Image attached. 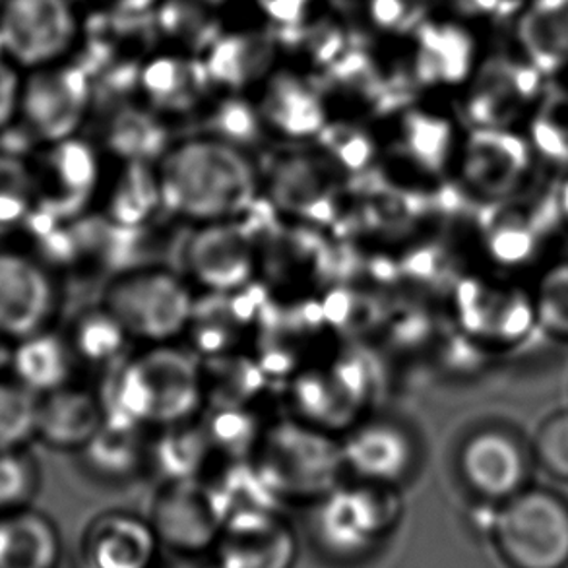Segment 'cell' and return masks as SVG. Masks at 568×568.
<instances>
[{
  "mask_svg": "<svg viewBox=\"0 0 568 568\" xmlns=\"http://www.w3.org/2000/svg\"><path fill=\"white\" fill-rule=\"evenodd\" d=\"M33 210L36 191L30 162L0 152V239L22 231Z\"/></svg>",
  "mask_w": 568,
  "mask_h": 568,
  "instance_id": "d6a6232c",
  "label": "cell"
},
{
  "mask_svg": "<svg viewBox=\"0 0 568 568\" xmlns=\"http://www.w3.org/2000/svg\"><path fill=\"white\" fill-rule=\"evenodd\" d=\"M173 142L165 119L144 103L121 105L105 121L103 148L116 162L158 163Z\"/></svg>",
  "mask_w": 568,
  "mask_h": 568,
  "instance_id": "4316f807",
  "label": "cell"
},
{
  "mask_svg": "<svg viewBox=\"0 0 568 568\" xmlns=\"http://www.w3.org/2000/svg\"><path fill=\"white\" fill-rule=\"evenodd\" d=\"M0 36L10 61L39 70L61 64L82 36L72 0H7L0 8Z\"/></svg>",
  "mask_w": 568,
  "mask_h": 568,
  "instance_id": "9c48e42d",
  "label": "cell"
},
{
  "mask_svg": "<svg viewBox=\"0 0 568 568\" xmlns=\"http://www.w3.org/2000/svg\"><path fill=\"white\" fill-rule=\"evenodd\" d=\"M251 464L276 500L315 505L347 477L342 438L305 422L264 427Z\"/></svg>",
  "mask_w": 568,
  "mask_h": 568,
  "instance_id": "3957f363",
  "label": "cell"
},
{
  "mask_svg": "<svg viewBox=\"0 0 568 568\" xmlns=\"http://www.w3.org/2000/svg\"><path fill=\"white\" fill-rule=\"evenodd\" d=\"M132 344H173L191 328L196 308L194 285L168 266H140L109 280L101 303Z\"/></svg>",
  "mask_w": 568,
  "mask_h": 568,
  "instance_id": "277c9868",
  "label": "cell"
},
{
  "mask_svg": "<svg viewBox=\"0 0 568 568\" xmlns=\"http://www.w3.org/2000/svg\"><path fill=\"white\" fill-rule=\"evenodd\" d=\"M493 539L513 568H567L568 500L528 485L497 508Z\"/></svg>",
  "mask_w": 568,
  "mask_h": 568,
  "instance_id": "8992f818",
  "label": "cell"
},
{
  "mask_svg": "<svg viewBox=\"0 0 568 568\" xmlns=\"http://www.w3.org/2000/svg\"><path fill=\"white\" fill-rule=\"evenodd\" d=\"M152 433L131 423L105 419L100 433L78 453L80 466L103 484H129L150 468Z\"/></svg>",
  "mask_w": 568,
  "mask_h": 568,
  "instance_id": "603a6c76",
  "label": "cell"
},
{
  "mask_svg": "<svg viewBox=\"0 0 568 568\" xmlns=\"http://www.w3.org/2000/svg\"><path fill=\"white\" fill-rule=\"evenodd\" d=\"M62 539L57 524L36 508L0 515V568H59Z\"/></svg>",
  "mask_w": 568,
  "mask_h": 568,
  "instance_id": "484cf974",
  "label": "cell"
},
{
  "mask_svg": "<svg viewBox=\"0 0 568 568\" xmlns=\"http://www.w3.org/2000/svg\"><path fill=\"white\" fill-rule=\"evenodd\" d=\"M536 468L568 484V407L557 409L539 423L530 438Z\"/></svg>",
  "mask_w": 568,
  "mask_h": 568,
  "instance_id": "74e56055",
  "label": "cell"
},
{
  "mask_svg": "<svg viewBox=\"0 0 568 568\" xmlns=\"http://www.w3.org/2000/svg\"><path fill=\"white\" fill-rule=\"evenodd\" d=\"M77 367V355L67 332L53 326L16 339L10 377L36 396H45L64 384L74 383Z\"/></svg>",
  "mask_w": 568,
  "mask_h": 568,
  "instance_id": "cb8c5ba5",
  "label": "cell"
},
{
  "mask_svg": "<svg viewBox=\"0 0 568 568\" xmlns=\"http://www.w3.org/2000/svg\"><path fill=\"white\" fill-rule=\"evenodd\" d=\"M534 316L547 336L568 342V258L541 272L531 290Z\"/></svg>",
  "mask_w": 568,
  "mask_h": 568,
  "instance_id": "e575fe53",
  "label": "cell"
},
{
  "mask_svg": "<svg viewBox=\"0 0 568 568\" xmlns=\"http://www.w3.org/2000/svg\"><path fill=\"white\" fill-rule=\"evenodd\" d=\"M185 274L194 287L233 293L245 287L256 270L253 241L237 222L199 225L186 243Z\"/></svg>",
  "mask_w": 568,
  "mask_h": 568,
  "instance_id": "2e32d148",
  "label": "cell"
},
{
  "mask_svg": "<svg viewBox=\"0 0 568 568\" xmlns=\"http://www.w3.org/2000/svg\"><path fill=\"white\" fill-rule=\"evenodd\" d=\"M544 74L520 57H493L479 62L466 90V113L477 129H507L538 98Z\"/></svg>",
  "mask_w": 568,
  "mask_h": 568,
  "instance_id": "5bb4252c",
  "label": "cell"
},
{
  "mask_svg": "<svg viewBox=\"0 0 568 568\" xmlns=\"http://www.w3.org/2000/svg\"><path fill=\"white\" fill-rule=\"evenodd\" d=\"M464 22H503L518 18L530 0H450Z\"/></svg>",
  "mask_w": 568,
  "mask_h": 568,
  "instance_id": "f35d334b",
  "label": "cell"
},
{
  "mask_svg": "<svg viewBox=\"0 0 568 568\" xmlns=\"http://www.w3.org/2000/svg\"><path fill=\"white\" fill-rule=\"evenodd\" d=\"M36 210L77 222L103 191L101 148L80 136L39 148L30 160Z\"/></svg>",
  "mask_w": 568,
  "mask_h": 568,
  "instance_id": "ba28073f",
  "label": "cell"
},
{
  "mask_svg": "<svg viewBox=\"0 0 568 568\" xmlns=\"http://www.w3.org/2000/svg\"><path fill=\"white\" fill-rule=\"evenodd\" d=\"M402 516L399 487L349 479L316 500L313 531L326 554L354 559L390 538Z\"/></svg>",
  "mask_w": 568,
  "mask_h": 568,
  "instance_id": "5b68a950",
  "label": "cell"
},
{
  "mask_svg": "<svg viewBox=\"0 0 568 568\" xmlns=\"http://www.w3.org/2000/svg\"><path fill=\"white\" fill-rule=\"evenodd\" d=\"M108 419L148 430L192 422L206 407L204 367L199 357L173 344L142 346L119 362L100 390Z\"/></svg>",
  "mask_w": 568,
  "mask_h": 568,
  "instance_id": "7a4b0ae2",
  "label": "cell"
},
{
  "mask_svg": "<svg viewBox=\"0 0 568 568\" xmlns=\"http://www.w3.org/2000/svg\"><path fill=\"white\" fill-rule=\"evenodd\" d=\"M95 101L90 72L72 64L36 70L23 84L20 121L41 146L78 136Z\"/></svg>",
  "mask_w": 568,
  "mask_h": 568,
  "instance_id": "8fae6325",
  "label": "cell"
},
{
  "mask_svg": "<svg viewBox=\"0 0 568 568\" xmlns=\"http://www.w3.org/2000/svg\"><path fill=\"white\" fill-rule=\"evenodd\" d=\"M59 308L57 272L28 246L0 245V334L16 342L53 328Z\"/></svg>",
  "mask_w": 568,
  "mask_h": 568,
  "instance_id": "30bf717a",
  "label": "cell"
},
{
  "mask_svg": "<svg viewBox=\"0 0 568 568\" xmlns=\"http://www.w3.org/2000/svg\"><path fill=\"white\" fill-rule=\"evenodd\" d=\"M412 43L409 74L423 88H464L479 67L476 36L460 18L446 20L433 16L415 33Z\"/></svg>",
  "mask_w": 568,
  "mask_h": 568,
  "instance_id": "e0dca14e",
  "label": "cell"
},
{
  "mask_svg": "<svg viewBox=\"0 0 568 568\" xmlns=\"http://www.w3.org/2000/svg\"><path fill=\"white\" fill-rule=\"evenodd\" d=\"M41 489V466L28 448L0 453V515L31 507Z\"/></svg>",
  "mask_w": 568,
  "mask_h": 568,
  "instance_id": "d590c367",
  "label": "cell"
},
{
  "mask_svg": "<svg viewBox=\"0 0 568 568\" xmlns=\"http://www.w3.org/2000/svg\"><path fill=\"white\" fill-rule=\"evenodd\" d=\"M162 541L150 518L113 510L93 518L84 534L90 568H154Z\"/></svg>",
  "mask_w": 568,
  "mask_h": 568,
  "instance_id": "7402d4cb",
  "label": "cell"
},
{
  "mask_svg": "<svg viewBox=\"0 0 568 568\" xmlns=\"http://www.w3.org/2000/svg\"><path fill=\"white\" fill-rule=\"evenodd\" d=\"M14 339L0 334V378L10 377V367H12V355H14Z\"/></svg>",
  "mask_w": 568,
  "mask_h": 568,
  "instance_id": "7bdbcfd3",
  "label": "cell"
},
{
  "mask_svg": "<svg viewBox=\"0 0 568 568\" xmlns=\"http://www.w3.org/2000/svg\"><path fill=\"white\" fill-rule=\"evenodd\" d=\"M155 170L163 210L196 227L239 222L264 189L251 150L207 132L173 142Z\"/></svg>",
  "mask_w": 568,
  "mask_h": 568,
  "instance_id": "6da1fadb",
  "label": "cell"
},
{
  "mask_svg": "<svg viewBox=\"0 0 568 568\" xmlns=\"http://www.w3.org/2000/svg\"><path fill=\"white\" fill-rule=\"evenodd\" d=\"M23 82L14 62L0 59V134L20 121Z\"/></svg>",
  "mask_w": 568,
  "mask_h": 568,
  "instance_id": "ab89813d",
  "label": "cell"
},
{
  "mask_svg": "<svg viewBox=\"0 0 568 568\" xmlns=\"http://www.w3.org/2000/svg\"><path fill=\"white\" fill-rule=\"evenodd\" d=\"M371 26L386 38H414L435 16V0H365Z\"/></svg>",
  "mask_w": 568,
  "mask_h": 568,
  "instance_id": "8d00e7d4",
  "label": "cell"
},
{
  "mask_svg": "<svg viewBox=\"0 0 568 568\" xmlns=\"http://www.w3.org/2000/svg\"><path fill=\"white\" fill-rule=\"evenodd\" d=\"M516 22L526 61L544 77L568 69V0H530Z\"/></svg>",
  "mask_w": 568,
  "mask_h": 568,
  "instance_id": "d4e9b609",
  "label": "cell"
},
{
  "mask_svg": "<svg viewBox=\"0 0 568 568\" xmlns=\"http://www.w3.org/2000/svg\"><path fill=\"white\" fill-rule=\"evenodd\" d=\"M200 59L214 88H222L225 93H246L258 90L276 70L277 49L274 36L270 38L268 33L220 30Z\"/></svg>",
  "mask_w": 568,
  "mask_h": 568,
  "instance_id": "44dd1931",
  "label": "cell"
},
{
  "mask_svg": "<svg viewBox=\"0 0 568 568\" xmlns=\"http://www.w3.org/2000/svg\"><path fill=\"white\" fill-rule=\"evenodd\" d=\"M105 419L100 390L64 384L39 396L38 440L53 450L78 454L100 433Z\"/></svg>",
  "mask_w": 568,
  "mask_h": 568,
  "instance_id": "ffe728a7",
  "label": "cell"
},
{
  "mask_svg": "<svg viewBox=\"0 0 568 568\" xmlns=\"http://www.w3.org/2000/svg\"><path fill=\"white\" fill-rule=\"evenodd\" d=\"M150 523L162 546L194 559L214 551L225 510L214 485L204 484V479L165 481L155 495Z\"/></svg>",
  "mask_w": 568,
  "mask_h": 568,
  "instance_id": "4fadbf2b",
  "label": "cell"
},
{
  "mask_svg": "<svg viewBox=\"0 0 568 568\" xmlns=\"http://www.w3.org/2000/svg\"><path fill=\"white\" fill-rule=\"evenodd\" d=\"M347 479L402 487L422 462L414 427L390 415H371L349 425L342 437Z\"/></svg>",
  "mask_w": 568,
  "mask_h": 568,
  "instance_id": "7c38bea8",
  "label": "cell"
},
{
  "mask_svg": "<svg viewBox=\"0 0 568 568\" xmlns=\"http://www.w3.org/2000/svg\"><path fill=\"white\" fill-rule=\"evenodd\" d=\"M274 30L277 57L287 54L308 69L324 72L349 51L346 23L334 16L323 14L318 7L297 22Z\"/></svg>",
  "mask_w": 568,
  "mask_h": 568,
  "instance_id": "83f0119b",
  "label": "cell"
},
{
  "mask_svg": "<svg viewBox=\"0 0 568 568\" xmlns=\"http://www.w3.org/2000/svg\"><path fill=\"white\" fill-rule=\"evenodd\" d=\"M453 144V129L445 116L433 111H406L396 131V152L399 158L414 160L415 168L437 170L430 160H446L443 154Z\"/></svg>",
  "mask_w": 568,
  "mask_h": 568,
  "instance_id": "1f68e13d",
  "label": "cell"
},
{
  "mask_svg": "<svg viewBox=\"0 0 568 568\" xmlns=\"http://www.w3.org/2000/svg\"><path fill=\"white\" fill-rule=\"evenodd\" d=\"M103 12L115 14L148 16L162 0H100Z\"/></svg>",
  "mask_w": 568,
  "mask_h": 568,
  "instance_id": "b9f144b4",
  "label": "cell"
},
{
  "mask_svg": "<svg viewBox=\"0 0 568 568\" xmlns=\"http://www.w3.org/2000/svg\"><path fill=\"white\" fill-rule=\"evenodd\" d=\"M253 7L272 28H280L305 18L318 0H253Z\"/></svg>",
  "mask_w": 568,
  "mask_h": 568,
  "instance_id": "60d3db41",
  "label": "cell"
},
{
  "mask_svg": "<svg viewBox=\"0 0 568 568\" xmlns=\"http://www.w3.org/2000/svg\"><path fill=\"white\" fill-rule=\"evenodd\" d=\"M150 443V468L162 471L165 481L202 479L206 460L214 453L202 419L155 430Z\"/></svg>",
  "mask_w": 568,
  "mask_h": 568,
  "instance_id": "f546056e",
  "label": "cell"
},
{
  "mask_svg": "<svg viewBox=\"0 0 568 568\" xmlns=\"http://www.w3.org/2000/svg\"><path fill=\"white\" fill-rule=\"evenodd\" d=\"M454 466L474 497L485 505H503L530 485L536 462L530 438L515 425L485 422L462 435Z\"/></svg>",
  "mask_w": 568,
  "mask_h": 568,
  "instance_id": "52a82bcc",
  "label": "cell"
},
{
  "mask_svg": "<svg viewBox=\"0 0 568 568\" xmlns=\"http://www.w3.org/2000/svg\"><path fill=\"white\" fill-rule=\"evenodd\" d=\"M67 336L77 355L78 365L92 367H109L113 363L123 362L124 349L132 344L115 316L103 305L88 308L78 315Z\"/></svg>",
  "mask_w": 568,
  "mask_h": 568,
  "instance_id": "4dcf8cb0",
  "label": "cell"
},
{
  "mask_svg": "<svg viewBox=\"0 0 568 568\" xmlns=\"http://www.w3.org/2000/svg\"><path fill=\"white\" fill-rule=\"evenodd\" d=\"M109 225L132 230L150 222L163 210L162 186L154 163H121L109 191L103 194Z\"/></svg>",
  "mask_w": 568,
  "mask_h": 568,
  "instance_id": "f1b7e54d",
  "label": "cell"
},
{
  "mask_svg": "<svg viewBox=\"0 0 568 568\" xmlns=\"http://www.w3.org/2000/svg\"><path fill=\"white\" fill-rule=\"evenodd\" d=\"M220 568H293L300 544L277 508L230 516L214 547Z\"/></svg>",
  "mask_w": 568,
  "mask_h": 568,
  "instance_id": "9a60e30c",
  "label": "cell"
},
{
  "mask_svg": "<svg viewBox=\"0 0 568 568\" xmlns=\"http://www.w3.org/2000/svg\"><path fill=\"white\" fill-rule=\"evenodd\" d=\"M39 396L12 377L0 378V453L28 448L38 440Z\"/></svg>",
  "mask_w": 568,
  "mask_h": 568,
  "instance_id": "836d02e7",
  "label": "cell"
},
{
  "mask_svg": "<svg viewBox=\"0 0 568 568\" xmlns=\"http://www.w3.org/2000/svg\"><path fill=\"white\" fill-rule=\"evenodd\" d=\"M212 88L214 84L199 54L165 49L148 57L136 90L146 108L168 119L204 109Z\"/></svg>",
  "mask_w": 568,
  "mask_h": 568,
  "instance_id": "d6986e66",
  "label": "cell"
},
{
  "mask_svg": "<svg viewBox=\"0 0 568 568\" xmlns=\"http://www.w3.org/2000/svg\"><path fill=\"white\" fill-rule=\"evenodd\" d=\"M256 92L254 101L268 134L303 142L321 136L331 123L326 95L297 69L274 70Z\"/></svg>",
  "mask_w": 568,
  "mask_h": 568,
  "instance_id": "ac0fdd59",
  "label": "cell"
}]
</instances>
